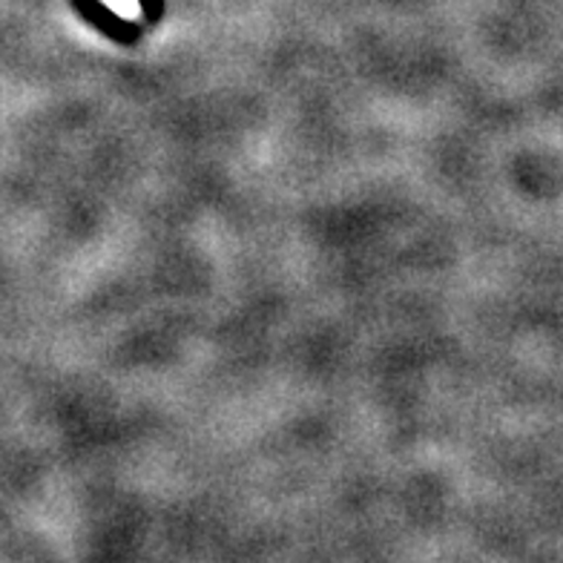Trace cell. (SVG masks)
I'll return each mask as SVG.
<instances>
[{"label":"cell","mask_w":563,"mask_h":563,"mask_svg":"<svg viewBox=\"0 0 563 563\" xmlns=\"http://www.w3.org/2000/svg\"><path fill=\"white\" fill-rule=\"evenodd\" d=\"M107 7L115 12L119 18H124V21H139L141 18V3L139 0H104Z\"/></svg>","instance_id":"6da1fadb"}]
</instances>
